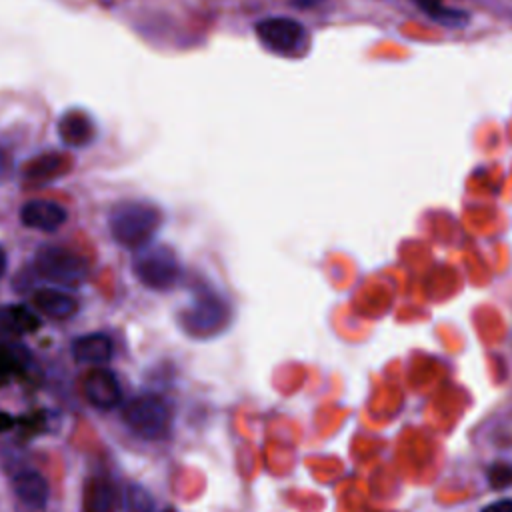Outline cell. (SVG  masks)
I'll return each mask as SVG.
<instances>
[{"instance_id": "1", "label": "cell", "mask_w": 512, "mask_h": 512, "mask_svg": "<svg viewBox=\"0 0 512 512\" xmlns=\"http://www.w3.org/2000/svg\"><path fill=\"white\" fill-rule=\"evenodd\" d=\"M162 224V214L156 206L140 200L116 204L108 216V230L116 244L128 250L146 246Z\"/></svg>"}, {"instance_id": "2", "label": "cell", "mask_w": 512, "mask_h": 512, "mask_svg": "<svg viewBox=\"0 0 512 512\" xmlns=\"http://www.w3.org/2000/svg\"><path fill=\"white\" fill-rule=\"evenodd\" d=\"M230 322V308L222 296L212 290H200L194 294L178 314L180 328L192 338H212L220 334Z\"/></svg>"}, {"instance_id": "3", "label": "cell", "mask_w": 512, "mask_h": 512, "mask_svg": "<svg viewBox=\"0 0 512 512\" xmlns=\"http://www.w3.org/2000/svg\"><path fill=\"white\" fill-rule=\"evenodd\" d=\"M34 270L48 282L62 288H78L88 278V262L78 252L58 246L42 244L34 254Z\"/></svg>"}, {"instance_id": "4", "label": "cell", "mask_w": 512, "mask_h": 512, "mask_svg": "<svg viewBox=\"0 0 512 512\" xmlns=\"http://www.w3.org/2000/svg\"><path fill=\"white\" fill-rule=\"evenodd\" d=\"M132 272L138 282L150 290H170L182 276L176 252L164 244L142 246L132 258Z\"/></svg>"}, {"instance_id": "5", "label": "cell", "mask_w": 512, "mask_h": 512, "mask_svg": "<svg viewBox=\"0 0 512 512\" xmlns=\"http://www.w3.org/2000/svg\"><path fill=\"white\" fill-rule=\"evenodd\" d=\"M122 420L136 436L144 440H160L170 430L172 410L164 398L142 394L124 404Z\"/></svg>"}, {"instance_id": "6", "label": "cell", "mask_w": 512, "mask_h": 512, "mask_svg": "<svg viewBox=\"0 0 512 512\" xmlns=\"http://www.w3.org/2000/svg\"><path fill=\"white\" fill-rule=\"evenodd\" d=\"M258 40L278 54H294L306 42V28L302 22L286 16H270L256 24Z\"/></svg>"}, {"instance_id": "7", "label": "cell", "mask_w": 512, "mask_h": 512, "mask_svg": "<svg viewBox=\"0 0 512 512\" xmlns=\"http://www.w3.org/2000/svg\"><path fill=\"white\" fill-rule=\"evenodd\" d=\"M82 392L84 398L98 410H112L122 400L118 378L106 368H92L82 380Z\"/></svg>"}, {"instance_id": "8", "label": "cell", "mask_w": 512, "mask_h": 512, "mask_svg": "<svg viewBox=\"0 0 512 512\" xmlns=\"http://www.w3.org/2000/svg\"><path fill=\"white\" fill-rule=\"evenodd\" d=\"M10 486H12V494L16 496V500L22 506H26L28 510L42 512L46 508L48 498H50V488H48L46 478L40 472L22 468L12 474Z\"/></svg>"}, {"instance_id": "9", "label": "cell", "mask_w": 512, "mask_h": 512, "mask_svg": "<svg viewBox=\"0 0 512 512\" xmlns=\"http://www.w3.org/2000/svg\"><path fill=\"white\" fill-rule=\"evenodd\" d=\"M66 210L50 200H30L20 208V222L26 228L54 232L66 222Z\"/></svg>"}, {"instance_id": "10", "label": "cell", "mask_w": 512, "mask_h": 512, "mask_svg": "<svg viewBox=\"0 0 512 512\" xmlns=\"http://www.w3.org/2000/svg\"><path fill=\"white\" fill-rule=\"evenodd\" d=\"M32 304L50 320H68L78 310V300L60 288H38L32 294Z\"/></svg>"}, {"instance_id": "11", "label": "cell", "mask_w": 512, "mask_h": 512, "mask_svg": "<svg viewBox=\"0 0 512 512\" xmlns=\"http://www.w3.org/2000/svg\"><path fill=\"white\" fill-rule=\"evenodd\" d=\"M72 356L76 362L82 364H92V366H102L112 358L114 346L110 336L102 332H92V334H82L72 340Z\"/></svg>"}, {"instance_id": "12", "label": "cell", "mask_w": 512, "mask_h": 512, "mask_svg": "<svg viewBox=\"0 0 512 512\" xmlns=\"http://www.w3.org/2000/svg\"><path fill=\"white\" fill-rule=\"evenodd\" d=\"M94 134V122L84 110L72 108L58 118V136L66 146H86Z\"/></svg>"}, {"instance_id": "13", "label": "cell", "mask_w": 512, "mask_h": 512, "mask_svg": "<svg viewBox=\"0 0 512 512\" xmlns=\"http://www.w3.org/2000/svg\"><path fill=\"white\" fill-rule=\"evenodd\" d=\"M68 168H70V158L66 154L50 152L30 160L24 168V178L30 182H48L68 172Z\"/></svg>"}, {"instance_id": "14", "label": "cell", "mask_w": 512, "mask_h": 512, "mask_svg": "<svg viewBox=\"0 0 512 512\" xmlns=\"http://www.w3.org/2000/svg\"><path fill=\"white\" fill-rule=\"evenodd\" d=\"M40 326L38 316L22 306V304H8L0 310V330L10 334H26L34 332Z\"/></svg>"}, {"instance_id": "15", "label": "cell", "mask_w": 512, "mask_h": 512, "mask_svg": "<svg viewBox=\"0 0 512 512\" xmlns=\"http://www.w3.org/2000/svg\"><path fill=\"white\" fill-rule=\"evenodd\" d=\"M82 512H114V488L106 478H92L84 488Z\"/></svg>"}, {"instance_id": "16", "label": "cell", "mask_w": 512, "mask_h": 512, "mask_svg": "<svg viewBox=\"0 0 512 512\" xmlns=\"http://www.w3.org/2000/svg\"><path fill=\"white\" fill-rule=\"evenodd\" d=\"M432 20L442 22L446 26H460L464 22H468V14L454 10V8H446L442 4V0H414Z\"/></svg>"}, {"instance_id": "17", "label": "cell", "mask_w": 512, "mask_h": 512, "mask_svg": "<svg viewBox=\"0 0 512 512\" xmlns=\"http://www.w3.org/2000/svg\"><path fill=\"white\" fill-rule=\"evenodd\" d=\"M124 496L130 512H154V498L140 484H128Z\"/></svg>"}, {"instance_id": "18", "label": "cell", "mask_w": 512, "mask_h": 512, "mask_svg": "<svg viewBox=\"0 0 512 512\" xmlns=\"http://www.w3.org/2000/svg\"><path fill=\"white\" fill-rule=\"evenodd\" d=\"M488 482L494 490L512 486V464L510 462H494L488 468Z\"/></svg>"}, {"instance_id": "19", "label": "cell", "mask_w": 512, "mask_h": 512, "mask_svg": "<svg viewBox=\"0 0 512 512\" xmlns=\"http://www.w3.org/2000/svg\"><path fill=\"white\" fill-rule=\"evenodd\" d=\"M480 512H512V498H500L486 504Z\"/></svg>"}, {"instance_id": "20", "label": "cell", "mask_w": 512, "mask_h": 512, "mask_svg": "<svg viewBox=\"0 0 512 512\" xmlns=\"http://www.w3.org/2000/svg\"><path fill=\"white\" fill-rule=\"evenodd\" d=\"M8 170H10V156L6 154L4 148H0V180L8 174Z\"/></svg>"}, {"instance_id": "21", "label": "cell", "mask_w": 512, "mask_h": 512, "mask_svg": "<svg viewBox=\"0 0 512 512\" xmlns=\"http://www.w3.org/2000/svg\"><path fill=\"white\" fill-rule=\"evenodd\" d=\"M320 2L322 0H290V4L296 6V8H312V6L320 4Z\"/></svg>"}, {"instance_id": "22", "label": "cell", "mask_w": 512, "mask_h": 512, "mask_svg": "<svg viewBox=\"0 0 512 512\" xmlns=\"http://www.w3.org/2000/svg\"><path fill=\"white\" fill-rule=\"evenodd\" d=\"M6 268H8V254H6L4 246L0 244V278L6 274Z\"/></svg>"}, {"instance_id": "23", "label": "cell", "mask_w": 512, "mask_h": 512, "mask_svg": "<svg viewBox=\"0 0 512 512\" xmlns=\"http://www.w3.org/2000/svg\"><path fill=\"white\" fill-rule=\"evenodd\" d=\"M162 512H176V510H174V508H172V506H168V508H164V510H162Z\"/></svg>"}]
</instances>
